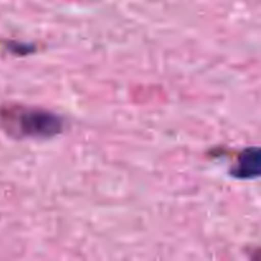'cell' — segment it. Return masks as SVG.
Listing matches in <instances>:
<instances>
[{
  "instance_id": "6da1fadb",
  "label": "cell",
  "mask_w": 261,
  "mask_h": 261,
  "mask_svg": "<svg viewBox=\"0 0 261 261\" xmlns=\"http://www.w3.org/2000/svg\"><path fill=\"white\" fill-rule=\"evenodd\" d=\"M0 125L15 139H48L63 132L64 122L58 115L19 103L0 107Z\"/></svg>"
},
{
  "instance_id": "7a4b0ae2",
  "label": "cell",
  "mask_w": 261,
  "mask_h": 261,
  "mask_svg": "<svg viewBox=\"0 0 261 261\" xmlns=\"http://www.w3.org/2000/svg\"><path fill=\"white\" fill-rule=\"evenodd\" d=\"M231 173L237 178L257 177L260 175L259 148H245L237 157V162Z\"/></svg>"
}]
</instances>
